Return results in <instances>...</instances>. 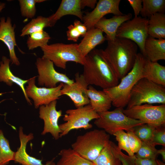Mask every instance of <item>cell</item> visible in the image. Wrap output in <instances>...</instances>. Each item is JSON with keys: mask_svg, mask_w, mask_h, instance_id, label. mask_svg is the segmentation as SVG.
I'll return each mask as SVG.
<instances>
[{"mask_svg": "<svg viewBox=\"0 0 165 165\" xmlns=\"http://www.w3.org/2000/svg\"><path fill=\"white\" fill-rule=\"evenodd\" d=\"M138 46L132 41L117 38L108 41L101 54L119 79L126 75L133 68L138 53Z\"/></svg>", "mask_w": 165, "mask_h": 165, "instance_id": "obj_1", "label": "cell"}, {"mask_svg": "<svg viewBox=\"0 0 165 165\" xmlns=\"http://www.w3.org/2000/svg\"><path fill=\"white\" fill-rule=\"evenodd\" d=\"M82 74L89 85L103 89L116 86L119 79L108 64L100 49H94L85 57Z\"/></svg>", "mask_w": 165, "mask_h": 165, "instance_id": "obj_2", "label": "cell"}, {"mask_svg": "<svg viewBox=\"0 0 165 165\" xmlns=\"http://www.w3.org/2000/svg\"><path fill=\"white\" fill-rule=\"evenodd\" d=\"M146 60L142 54L138 53L133 68L120 82L114 87L103 90L110 98L114 106L123 108L127 106L133 87L139 80L145 78Z\"/></svg>", "mask_w": 165, "mask_h": 165, "instance_id": "obj_3", "label": "cell"}, {"mask_svg": "<svg viewBox=\"0 0 165 165\" xmlns=\"http://www.w3.org/2000/svg\"><path fill=\"white\" fill-rule=\"evenodd\" d=\"M109 134L95 129L77 137L72 148L86 159L93 162L110 141Z\"/></svg>", "mask_w": 165, "mask_h": 165, "instance_id": "obj_4", "label": "cell"}, {"mask_svg": "<svg viewBox=\"0 0 165 165\" xmlns=\"http://www.w3.org/2000/svg\"><path fill=\"white\" fill-rule=\"evenodd\" d=\"M144 104H165V86L145 78L139 80L131 90L126 108Z\"/></svg>", "mask_w": 165, "mask_h": 165, "instance_id": "obj_5", "label": "cell"}, {"mask_svg": "<svg viewBox=\"0 0 165 165\" xmlns=\"http://www.w3.org/2000/svg\"><path fill=\"white\" fill-rule=\"evenodd\" d=\"M123 109L117 108L112 111L98 113L99 117L95 120L94 124L111 135L119 130L133 131L136 127L145 124L127 116L123 112Z\"/></svg>", "mask_w": 165, "mask_h": 165, "instance_id": "obj_6", "label": "cell"}, {"mask_svg": "<svg viewBox=\"0 0 165 165\" xmlns=\"http://www.w3.org/2000/svg\"><path fill=\"white\" fill-rule=\"evenodd\" d=\"M78 45L57 43L40 48L43 53L42 57L52 61L57 67L65 69L68 61L84 64L85 57H83L78 50Z\"/></svg>", "mask_w": 165, "mask_h": 165, "instance_id": "obj_7", "label": "cell"}, {"mask_svg": "<svg viewBox=\"0 0 165 165\" xmlns=\"http://www.w3.org/2000/svg\"><path fill=\"white\" fill-rule=\"evenodd\" d=\"M99 117L98 114L90 104L75 109L67 110L63 119L65 122L59 125L61 130L60 138L66 135L72 130L91 128L93 125L90 122Z\"/></svg>", "mask_w": 165, "mask_h": 165, "instance_id": "obj_8", "label": "cell"}, {"mask_svg": "<svg viewBox=\"0 0 165 165\" xmlns=\"http://www.w3.org/2000/svg\"><path fill=\"white\" fill-rule=\"evenodd\" d=\"M123 113L131 118L140 120L155 128L165 123V104L154 105L144 104L123 109Z\"/></svg>", "mask_w": 165, "mask_h": 165, "instance_id": "obj_9", "label": "cell"}, {"mask_svg": "<svg viewBox=\"0 0 165 165\" xmlns=\"http://www.w3.org/2000/svg\"><path fill=\"white\" fill-rule=\"evenodd\" d=\"M148 19L134 17L122 24L117 30L116 37L128 39L136 44L141 53H144V45L148 37Z\"/></svg>", "mask_w": 165, "mask_h": 165, "instance_id": "obj_10", "label": "cell"}, {"mask_svg": "<svg viewBox=\"0 0 165 165\" xmlns=\"http://www.w3.org/2000/svg\"><path fill=\"white\" fill-rule=\"evenodd\" d=\"M35 64L38 74V81L39 86L54 88L59 82L70 84L74 82L65 74L57 71L53 63L48 59L42 57H38L36 60Z\"/></svg>", "mask_w": 165, "mask_h": 165, "instance_id": "obj_11", "label": "cell"}, {"mask_svg": "<svg viewBox=\"0 0 165 165\" xmlns=\"http://www.w3.org/2000/svg\"><path fill=\"white\" fill-rule=\"evenodd\" d=\"M36 77L28 79L25 91L27 97L33 100L35 108H37L59 99L62 96L61 91L64 83H61L54 88L38 87L35 84Z\"/></svg>", "mask_w": 165, "mask_h": 165, "instance_id": "obj_12", "label": "cell"}, {"mask_svg": "<svg viewBox=\"0 0 165 165\" xmlns=\"http://www.w3.org/2000/svg\"><path fill=\"white\" fill-rule=\"evenodd\" d=\"M120 2V0H99L93 10L83 16L82 21L88 30L94 27L96 24L106 14L123 15L119 8Z\"/></svg>", "mask_w": 165, "mask_h": 165, "instance_id": "obj_13", "label": "cell"}, {"mask_svg": "<svg viewBox=\"0 0 165 165\" xmlns=\"http://www.w3.org/2000/svg\"><path fill=\"white\" fill-rule=\"evenodd\" d=\"M57 101L55 100L39 107V117L44 122L43 130L41 134L44 135L50 133L55 140H58L60 138L61 130L58 120L62 113L61 110H57Z\"/></svg>", "mask_w": 165, "mask_h": 165, "instance_id": "obj_14", "label": "cell"}, {"mask_svg": "<svg viewBox=\"0 0 165 165\" xmlns=\"http://www.w3.org/2000/svg\"><path fill=\"white\" fill-rule=\"evenodd\" d=\"M75 81L70 84L64 83L61 90L62 95L68 96L73 101L76 108L84 106L90 104V100L86 91L89 85L83 75L78 72L75 75Z\"/></svg>", "mask_w": 165, "mask_h": 165, "instance_id": "obj_15", "label": "cell"}, {"mask_svg": "<svg viewBox=\"0 0 165 165\" xmlns=\"http://www.w3.org/2000/svg\"><path fill=\"white\" fill-rule=\"evenodd\" d=\"M0 20V40L7 46L12 64L19 66L20 62L15 51V46L17 45L15 32L16 26L12 25L9 17H7L6 20L4 17H2Z\"/></svg>", "mask_w": 165, "mask_h": 165, "instance_id": "obj_16", "label": "cell"}, {"mask_svg": "<svg viewBox=\"0 0 165 165\" xmlns=\"http://www.w3.org/2000/svg\"><path fill=\"white\" fill-rule=\"evenodd\" d=\"M19 137L20 145L16 152H15L14 161L15 163L21 165H50L51 161H48L45 164L42 163V160L37 159L28 154L26 151L27 144L33 139V134L32 133L28 135L24 134L22 127H19Z\"/></svg>", "mask_w": 165, "mask_h": 165, "instance_id": "obj_17", "label": "cell"}, {"mask_svg": "<svg viewBox=\"0 0 165 165\" xmlns=\"http://www.w3.org/2000/svg\"><path fill=\"white\" fill-rule=\"evenodd\" d=\"M132 16V14L129 13L121 15H115L109 19L103 17L96 24L94 27L105 33V37L108 41H112L116 38L119 27L123 23L131 19Z\"/></svg>", "mask_w": 165, "mask_h": 165, "instance_id": "obj_18", "label": "cell"}, {"mask_svg": "<svg viewBox=\"0 0 165 165\" xmlns=\"http://www.w3.org/2000/svg\"><path fill=\"white\" fill-rule=\"evenodd\" d=\"M80 0H62L56 12L48 17L51 27L62 17L71 15L76 16L82 20Z\"/></svg>", "mask_w": 165, "mask_h": 165, "instance_id": "obj_19", "label": "cell"}, {"mask_svg": "<svg viewBox=\"0 0 165 165\" xmlns=\"http://www.w3.org/2000/svg\"><path fill=\"white\" fill-rule=\"evenodd\" d=\"M78 45V49L82 56L85 57L97 45L106 40L103 32L95 27L88 30Z\"/></svg>", "mask_w": 165, "mask_h": 165, "instance_id": "obj_20", "label": "cell"}, {"mask_svg": "<svg viewBox=\"0 0 165 165\" xmlns=\"http://www.w3.org/2000/svg\"><path fill=\"white\" fill-rule=\"evenodd\" d=\"M10 60L6 56H3L0 62V82H3L7 85L11 86L13 83L18 86L22 90L28 103L31 105V101L25 93L24 85L28 80H24L15 76L11 71L9 66Z\"/></svg>", "mask_w": 165, "mask_h": 165, "instance_id": "obj_21", "label": "cell"}, {"mask_svg": "<svg viewBox=\"0 0 165 165\" xmlns=\"http://www.w3.org/2000/svg\"><path fill=\"white\" fill-rule=\"evenodd\" d=\"M86 93L90 100V104L98 113L108 111L111 108V100L103 90H98L90 85Z\"/></svg>", "mask_w": 165, "mask_h": 165, "instance_id": "obj_22", "label": "cell"}, {"mask_svg": "<svg viewBox=\"0 0 165 165\" xmlns=\"http://www.w3.org/2000/svg\"><path fill=\"white\" fill-rule=\"evenodd\" d=\"M144 55L153 62L165 60V39L148 36L145 43Z\"/></svg>", "mask_w": 165, "mask_h": 165, "instance_id": "obj_23", "label": "cell"}, {"mask_svg": "<svg viewBox=\"0 0 165 165\" xmlns=\"http://www.w3.org/2000/svg\"><path fill=\"white\" fill-rule=\"evenodd\" d=\"M120 150L114 143L110 140L93 162L94 165H122L119 157Z\"/></svg>", "mask_w": 165, "mask_h": 165, "instance_id": "obj_24", "label": "cell"}, {"mask_svg": "<svg viewBox=\"0 0 165 165\" xmlns=\"http://www.w3.org/2000/svg\"><path fill=\"white\" fill-rule=\"evenodd\" d=\"M144 72L145 78L165 86V66L158 62H152L146 58Z\"/></svg>", "mask_w": 165, "mask_h": 165, "instance_id": "obj_25", "label": "cell"}, {"mask_svg": "<svg viewBox=\"0 0 165 165\" xmlns=\"http://www.w3.org/2000/svg\"><path fill=\"white\" fill-rule=\"evenodd\" d=\"M148 37L157 39H165V14L155 13L148 19Z\"/></svg>", "mask_w": 165, "mask_h": 165, "instance_id": "obj_26", "label": "cell"}, {"mask_svg": "<svg viewBox=\"0 0 165 165\" xmlns=\"http://www.w3.org/2000/svg\"><path fill=\"white\" fill-rule=\"evenodd\" d=\"M61 158L57 165H94L93 163L83 158L72 148L61 150Z\"/></svg>", "mask_w": 165, "mask_h": 165, "instance_id": "obj_27", "label": "cell"}, {"mask_svg": "<svg viewBox=\"0 0 165 165\" xmlns=\"http://www.w3.org/2000/svg\"><path fill=\"white\" fill-rule=\"evenodd\" d=\"M51 27L48 17L38 16L32 19L23 28L20 35L21 37L30 35L33 33L43 30L44 28Z\"/></svg>", "mask_w": 165, "mask_h": 165, "instance_id": "obj_28", "label": "cell"}, {"mask_svg": "<svg viewBox=\"0 0 165 165\" xmlns=\"http://www.w3.org/2000/svg\"><path fill=\"white\" fill-rule=\"evenodd\" d=\"M165 11V0H142L140 14L142 17L149 18L157 13H164Z\"/></svg>", "mask_w": 165, "mask_h": 165, "instance_id": "obj_29", "label": "cell"}, {"mask_svg": "<svg viewBox=\"0 0 165 165\" xmlns=\"http://www.w3.org/2000/svg\"><path fill=\"white\" fill-rule=\"evenodd\" d=\"M15 152L11 149L8 140L0 129V165H6L14 160Z\"/></svg>", "mask_w": 165, "mask_h": 165, "instance_id": "obj_30", "label": "cell"}, {"mask_svg": "<svg viewBox=\"0 0 165 165\" xmlns=\"http://www.w3.org/2000/svg\"><path fill=\"white\" fill-rule=\"evenodd\" d=\"M49 34L43 30L33 33L30 35L27 41L28 49L32 50L38 47L48 44L50 39Z\"/></svg>", "mask_w": 165, "mask_h": 165, "instance_id": "obj_31", "label": "cell"}, {"mask_svg": "<svg viewBox=\"0 0 165 165\" xmlns=\"http://www.w3.org/2000/svg\"><path fill=\"white\" fill-rule=\"evenodd\" d=\"M156 146L152 141H142L140 148L135 156L139 158L156 159L158 154Z\"/></svg>", "mask_w": 165, "mask_h": 165, "instance_id": "obj_32", "label": "cell"}, {"mask_svg": "<svg viewBox=\"0 0 165 165\" xmlns=\"http://www.w3.org/2000/svg\"><path fill=\"white\" fill-rule=\"evenodd\" d=\"M45 0H19L22 16L32 18L36 13V4L45 1Z\"/></svg>", "mask_w": 165, "mask_h": 165, "instance_id": "obj_33", "label": "cell"}, {"mask_svg": "<svg viewBox=\"0 0 165 165\" xmlns=\"http://www.w3.org/2000/svg\"><path fill=\"white\" fill-rule=\"evenodd\" d=\"M156 128L147 124L138 126L134 128L133 132L142 141H152Z\"/></svg>", "mask_w": 165, "mask_h": 165, "instance_id": "obj_34", "label": "cell"}, {"mask_svg": "<svg viewBox=\"0 0 165 165\" xmlns=\"http://www.w3.org/2000/svg\"><path fill=\"white\" fill-rule=\"evenodd\" d=\"M116 137V140L118 142L117 146L119 148L126 151L128 155L132 156L134 154L130 148L129 139L127 132L124 130H119L116 132L113 135Z\"/></svg>", "mask_w": 165, "mask_h": 165, "instance_id": "obj_35", "label": "cell"}, {"mask_svg": "<svg viewBox=\"0 0 165 165\" xmlns=\"http://www.w3.org/2000/svg\"><path fill=\"white\" fill-rule=\"evenodd\" d=\"M127 132L128 136L130 148L132 152L134 154L140 148L142 141L134 134L133 131H129Z\"/></svg>", "mask_w": 165, "mask_h": 165, "instance_id": "obj_36", "label": "cell"}, {"mask_svg": "<svg viewBox=\"0 0 165 165\" xmlns=\"http://www.w3.org/2000/svg\"><path fill=\"white\" fill-rule=\"evenodd\" d=\"M162 127L156 128L153 133L152 142L156 145H165V130Z\"/></svg>", "mask_w": 165, "mask_h": 165, "instance_id": "obj_37", "label": "cell"}, {"mask_svg": "<svg viewBox=\"0 0 165 165\" xmlns=\"http://www.w3.org/2000/svg\"><path fill=\"white\" fill-rule=\"evenodd\" d=\"M66 32L67 39L68 40L76 42L79 39L81 35L77 29L72 24L68 27Z\"/></svg>", "mask_w": 165, "mask_h": 165, "instance_id": "obj_38", "label": "cell"}, {"mask_svg": "<svg viewBox=\"0 0 165 165\" xmlns=\"http://www.w3.org/2000/svg\"><path fill=\"white\" fill-rule=\"evenodd\" d=\"M134 162L135 165H165L159 160L139 158L135 156Z\"/></svg>", "mask_w": 165, "mask_h": 165, "instance_id": "obj_39", "label": "cell"}, {"mask_svg": "<svg viewBox=\"0 0 165 165\" xmlns=\"http://www.w3.org/2000/svg\"><path fill=\"white\" fill-rule=\"evenodd\" d=\"M119 157L122 165H135L134 162L135 155L132 156L127 155L120 150L119 152Z\"/></svg>", "mask_w": 165, "mask_h": 165, "instance_id": "obj_40", "label": "cell"}, {"mask_svg": "<svg viewBox=\"0 0 165 165\" xmlns=\"http://www.w3.org/2000/svg\"><path fill=\"white\" fill-rule=\"evenodd\" d=\"M127 1L133 9L134 17L138 16L142 9V0H128Z\"/></svg>", "mask_w": 165, "mask_h": 165, "instance_id": "obj_41", "label": "cell"}, {"mask_svg": "<svg viewBox=\"0 0 165 165\" xmlns=\"http://www.w3.org/2000/svg\"><path fill=\"white\" fill-rule=\"evenodd\" d=\"M73 25L79 32L81 36L83 37L88 31L87 28L85 25L80 21L75 20L74 22Z\"/></svg>", "mask_w": 165, "mask_h": 165, "instance_id": "obj_42", "label": "cell"}, {"mask_svg": "<svg viewBox=\"0 0 165 165\" xmlns=\"http://www.w3.org/2000/svg\"><path fill=\"white\" fill-rule=\"evenodd\" d=\"M97 3L96 0H80V5L81 9L87 7L91 9H94Z\"/></svg>", "mask_w": 165, "mask_h": 165, "instance_id": "obj_43", "label": "cell"}, {"mask_svg": "<svg viewBox=\"0 0 165 165\" xmlns=\"http://www.w3.org/2000/svg\"><path fill=\"white\" fill-rule=\"evenodd\" d=\"M158 153L161 155L163 161H165V149H162L158 150Z\"/></svg>", "mask_w": 165, "mask_h": 165, "instance_id": "obj_44", "label": "cell"}, {"mask_svg": "<svg viewBox=\"0 0 165 165\" xmlns=\"http://www.w3.org/2000/svg\"><path fill=\"white\" fill-rule=\"evenodd\" d=\"M6 4L3 2H0V13L5 7Z\"/></svg>", "mask_w": 165, "mask_h": 165, "instance_id": "obj_45", "label": "cell"}, {"mask_svg": "<svg viewBox=\"0 0 165 165\" xmlns=\"http://www.w3.org/2000/svg\"><path fill=\"white\" fill-rule=\"evenodd\" d=\"M50 165H57V164H55L53 162V161H51V162Z\"/></svg>", "mask_w": 165, "mask_h": 165, "instance_id": "obj_46", "label": "cell"}, {"mask_svg": "<svg viewBox=\"0 0 165 165\" xmlns=\"http://www.w3.org/2000/svg\"><path fill=\"white\" fill-rule=\"evenodd\" d=\"M4 100H2V101H0V103L2 101H4Z\"/></svg>", "mask_w": 165, "mask_h": 165, "instance_id": "obj_47", "label": "cell"}, {"mask_svg": "<svg viewBox=\"0 0 165 165\" xmlns=\"http://www.w3.org/2000/svg\"></svg>", "mask_w": 165, "mask_h": 165, "instance_id": "obj_48", "label": "cell"}]
</instances>
